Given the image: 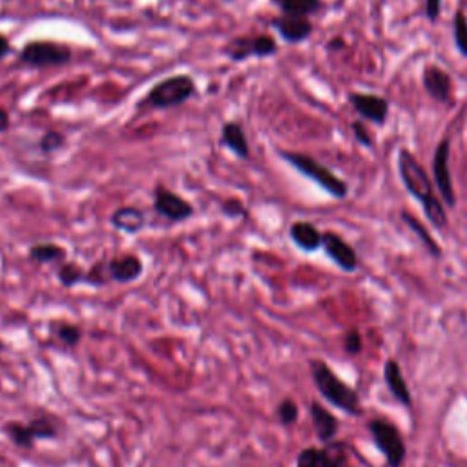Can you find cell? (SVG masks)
I'll use <instances>...</instances> for the list:
<instances>
[{"mask_svg":"<svg viewBox=\"0 0 467 467\" xmlns=\"http://www.w3.org/2000/svg\"><path fill=\"white\" fill-rule=\"evenodd\" d=\"M309 369L318 393L336 409L350 415H362V402L357 389L345 384L323 360H309Z\"/></svg>","mask_w":467,"mask_h":467,"instance_id":"obj_1","label":"cell"},{"mask_svg":"<svg viewBox=\"0 0 467 467\" xmlns=\"http://www.w3.org/2000/svg\"><path fill=\"white\" fill-rule=\"evenodd\" d=\"M5 434L19 449H33L39 440H57L62 433V422L52 415H39L30 422H6Z\"/></svg>","mask_w":467,"mask_h":467,"instance_id":"obj_2","label":"cell"},{"mask_svg":"<svg viewBox=\"0 0 467 467\" xmlns=\"http://www.w3.org/2000/svg\"><path fill=\"white\" fill-rule=\"evenodd\" d=\"M197 91L195 81L186 75V73H179V75H170L163 81H159L147 95L143 104H148L156 110H168V108H176L185 104L186 100H190Z\"/></svg>","mask_w":467,"mask_h":467,"instance_id":"obj_3","label":"cell"},{"mask_svg":"<svg viewBox=\"0 0 467 467\" xmlns=\"http://www.w3.org/2000/svg\"><path fill=\"white\" fill-rule=\"evenodd\" d=\"M281 157L289 165H292L300 174H303L305 177H309L316 185H319L332 197H336V199L347 197L348 185L341 177L332 174L325 165L316 161L314 157L305 156V154H298V152H281Z\"/></svg>","mask_w":467,"mask_h":467,"instance_id":"obj_4","label":"cell"},{"mask_svg":"<svg viewBox=\"0 0 467 467\" xmlns=\"http://www.w3.org/2000/svg\"><path fill=\"white\" fill-rule=\"evenodd\" d=\"M367 429L375 440V445L384 454L389 467H402L407 458V445L400 429L387 418H373Z\"/></svg>","mask_w":467,"mask_h":467,"instance_id":"obj_5","label":"cell"},{"mask_svg":"<svg viewBox=\"0 0 467 467\" xmlns=\"http://www.w3.org/2000/svg\"><path fill=\"white\" fill-rule=\"evenodd\" d=\"M71 55L70 46L52 41H32L21 50L19 61L32 68H55L68 64Z\"/></svg>","mask_w":467,"mask_h":467,"instance_id":"obj_6","label":"cell"},{"mask_svg":"<svg viewBox=\"0 0 467 467\" xmlns=\"http://www.w3.org/2000/svg\"><path fill=\"white\" fill-rule=\"evenodd\" d=\"M398 170H400L404 186L420 203H424L434 195L433 183H431L427 172L422 168V165L416 161V157L405 148H402L398 154Z\"/></svg>","mask_w":467,"mask_h":467,"instance_id":"obj_7","label":"cell"},{"mask_svg":"<svg viewBox=\"0 0 467 467\" xmlns=\"http://www.w3.org/2000/svg\"><path fill=\"white\" fill-rule=\"evenodd\" d=\"M348 449L343 442H330L321 447H305L296 458V467H343Z\"/></svg>","mask_w":467,"mask_h":467,"instance_id":"obj_8","label":"cell"},{"mask_svg":"<svg viewBox=\"0 0 467 467\" xmlns=\"http://www.w3.org/2000/svg\"><path fill=\"white\" fill-rule=\"evenodd\" d=\"M154 210L170 223L186 221L195 214V208L190 201L163 185H157L154 190Z\"/></svg>","mask_w":467,"mask_h":467,"instance_id":"obj_9","label":"cell"},{"mask_svg":"<svg viewBox=\"0 0 467 467\" xmlns=\"http://www.w3.org/2000/svg\"><path fill=\"white\" fill-rule=\"evenodd\" d=\"M449 154H451V145L447 139L438 143L433 157V174H434V183L438 186V194L442 201L454 208L456 206V194L453 188V179L449 172Z\"/></svg>","mask_w":467,"mask_h":467,"instance_id":"obj_10","label":"cell"},{"mask_svg":"<svg viewBox=\"0 0 467 467\" xmlns=\"http://www.w3.org/2000/svg\"><path fill=\"white\" fill-rule=\"evenodd\" d=\"M321 247L327 256L345 272H355L358 269V254L350 247L339 234L336 232H323L321 234Z\"/></svg>","mask_w":467,"mask_h":467,"instance_id":"obj_11","label":"cell"},{"mask_svg":"<svg viewBox=\"0 0 467 467\" xmlns=\"http://www.w3.org/2000/svg\"><path fill=\"white\" fill-rule=\"evenodd\" d=\"M348 100L366 121H371L378 127H382L387 121L389 102L384 97L375 95V93L353 91V93H348Z\"/></svg>","mask_w":467,"mask_h":467,"instance_id":"obj_12","label":"cell"},{"mask_svg":"<svg viewBox=\"0 0 467 467\" xmlns=\"http://www.w3.org/2000/svg\"><path fill=\"white\" fill-rule=\"evenodd\" d=\"M145 265L141 262V258H138L136 254H123L108 260V274H110V281L115 283H134L143 276Z\"/></svg>","mask_w":467,"mask_h":467,"instance_id":"obj_13","label":"cell"},{"mask_svg":"<svg viewBox=\"0 0 467 467\" xmlns=\"http://www.w3.org/2000/svg\"><path fill=\"white\" fill-rule=\"evenodd\" d=\"M309 413H310L312 427H314V433H316L318 440L323 445L334 442V438H336V434L339 431V420L329 409H325L319 402H316V400L310 402Z\"/></svg>","mask_w":467,"mask_h":467,"instance_id":"obj_14","label":"cell"},{"mask_svg":"<svg viewBox=\"0 0 467 467\" xmlns=\"http://www.w3.org/2000/svg\"><path fill=\"white\" fill-rule=\"evenodd\" d=\"M384 380H386V386L391 393V396L404 407L411 409L413 407V395H411V389L404 378V373L400 369V364L391 358L386 362L384 366Z\"/></svg>","mask_w":467,"mask_h":467,"instance_id":"obj_15","label":"cell"},{"mask_svg":"<svg viewBox=\"0 0 467 467\" xmlns=\"http://www.w3.org/2000/svg\"><path fill=\"white\" fill-rule=\"evenodd\" d=\"M272 26L281 35V39L289 44H300L307 41L314 30L312 23L303 17H289L281 15L278 19H272Z\"/></svg>","mask_w":467,"mask_h":467,"instance_id":"obj_16","label":"cell"},{"mask_svg":"<svg viewBox=\"0 0 467 467\" xmlns=\"http://www.w3.org/2000/svg\"><path fill=\"white\" fill-rule=\"evenodd\" d=\"M221 145L232 150L240 159L251 157V145L245 129L236 121H228L221 127Z\"/></svg>","mask_w":467,"mask_h":467,"instance_id":"obj_17","label":"cell"},{"mask_svg":"<svg viewBox=\"0 0 467 467\" xmlns=\"http://www.w3.org/2000/svg\"><path fill=\"white\" fill-rule=\"evenodd\" d=\"M110 224L125 234H138L147 224V215L138 206H121L110 215Z\"/></svg>","mask_w":467,"mask_h":467,"instance_id":"obj_18","label":"cell"},{"mask_svg":"<svg viewBox=\"0 0 467 467\" xmlns=\"http://www.w3.org/2000/svg\"><path fill=\"white\" fill-rule=\"evenodd\" d=\"M424 86L427 93L438 102H449L451 99V77L438 66H427L424 70Z\"/></svg>","mask_w":467,"mask_h":467,"instance_id":"obj_19","label":"cell"},{"mask_svg":"<svg viewBox=\"0 0 467 467\" xmlns=\"http://www.w3.org/2000/svg\"><path fill=\"white\" fill-rule=\"evenodd\" d=\"M289 234L292 243L303 253H316L321 247V232L309 221H294Z\"/></svg>","mask_w":467,"mask_h":467,"instance_id":"obj_20","label":"cell"},{"mask_svg":"<svg viewBox=\"0 0 467 467\" xmlns=\"http://www.w3.org/2000/svg\"><path fill=\"white\" fill-rule=\"evenodd\" d=\"M272 3L289 17L309 19L323 10V0H272Z\"/></svg>","mask_w":467,"mask_h":467,"instance_id":"obj_21","label":"cell"},{"mask_svg":"<svg viewBox=\"0 0 467 467\" xmlns=\"http://www.w3.org/2000/svg\"><path fill=\"white\" fill-rule=\"evenodd\" d=\"M28 256L35 263H53L66 258V249L57 243H35L30 247Z\"/></svg>","mask_w":467,"mask_h":467,"instance_id":"obj_22","label":"cell"},{"mask_svg":"<svg viewBox=\"0 0 467 467\" xmlns=\"http://www.w3.org/2000/svg\"><path fill=\"white\" fill-rule=\"evenodd\" d=\"M53 338H57L62 345L73 348L81 343L82 339V330L79 325L70 323V321H53L50 327Z\"/></svg>","mask_w":467,"mask_h":467,"instance_id":"obj_23","label":"cell"},{"mask_svg":"<svg viewBox=\"0 0 467 467\" xmlns=\"http://www.w3.org/2000/svg\"><path fill=\"white\" fill-rule=\"evenodd\" d=\"M402 219L407 223V226L416 234V236L420 238V242L425 245V249L429 251V254L433 256V258H440L442 256V249H440V245L433 240V236L429 234V230L416 219V217H413L411 214H407V212H404L402 214Z\"/></svg>","mask_w":467,"mask_h":467,"instance_id":"obj_24","label":"cell"},{"mask_svg":"<svg viewBox=\"0 0 467 467\" xmlns=\"http://www.w3.org/2000/svg\"><path fill=\"white\" fill-rule=\"evenodd\" d=\"M84 278H86V271H82L77 263H62L57 271V280L66 289H71L79 283H84Z\"/></svg>","mask_w":467,"mask_h":467,"instance_id":"obj_25","label":"cell"},{"mask_svg":"<svg viewBox=\"0 0 467 467\" xmlns=\"http://www.w3.org/2000/svg\"><path fill=\"white\" fill-rule=\"evenodd\" d=\"M422 206H424L425 217L433 223V226L443 228L447 224V212L443 208V203L436 195H433L427 201H424Z\"/></svg>","mask_w":467,"mask_h":467,"instance_id":"obj_26","label":"cell"},{"mask_svg":"<svg viewBox=\"0 0 467 467\" xmlns=\"http://www.w3.org/2000/svg\"><path fill=\"white\" fill-rule=\"evenodd\" d=\"M453 33H454V44L458 52L467 57V17L463 15L462 10L454 14V23H453Z\"/></svg>","mask_w":467,"mask_h":467,"instance_id":"obj_27","label":"cell"},{"mask_svg":"<svg viewBox=\"0 0 467 467\" xmlns=\"http://www.w3.org/2000/svg\"><path fill=\"white\" fill-rule=\"evenodd\" d=\"M276 416H278V420H280L281 425L289 427V425H292V424L298 422V418H300V407H298V404H296L292 398H283V400L278 404V407H276Z\"/></svg>","mask_w":467,"mask_h":467,"instance_id":"obj_28","label":"cell"},{"mask_svg":"<svg viewBox=\"0 0 467 467\" xmlns=\"http://www.w3.org/2000/svg\"><path fill=\"white\" fill-rule=\"evenodd\" d=\"M110 281V274H108V260H102L99 263H95L90 271H86V278L84 283L90 287H104Z\"/></svg>","mask_w":467,"mask_h":467,"instance_id":"obj_29","label":"cell"},{"mask_svg":"<svg viewBox=\"0 0 467 467\" xmlns=\"http://www.w3.org/2000/svg\"><path fill=\"white\" fill-rule=\"evenodd\" d=\"M66 139L61 132L57 130H50L46 132L43 138H41V143H39V148L43 154H55L57 150H61L64 147Z\"/></svg>","mask_w":467,"mask_h":467,"instance_id":"obj_30","label":"cell"},{"mask_svg":"<svg viewBox=\"0 0 467 467\" xmlns=\"http://www.w3.org/2000/svg\"><path fill=\"white\" fill-rule=\"evenodd\" d=\"M343 348H345V353L350 355V357H358L362 353V350H364V338H362L358 329H350L345 334Z\"/></svg>","mask_w":467,"mask_h":467,"instance_id":"obj_31","label":"cell"},{"mask_svg":"<svg viewBox=\"0 0 467 467\" xmlns=\"http://www.w3.org/2000/svg\"><path fill=\"white\" fill-rule=\"evenodd\" d=\"M221 212L226 215V217H232V219H240V217H247L249 210L247 206L240 201V199H226L221 203Z\"/></svg>","mask_w":467,"mask_h":467,"instance_id":"obj_32","label":"cell"},{"mask_svg":"<svg viewBox=\"0 0 467 467\" xmlns=\"http://www.w3.org/2000/svg\"><path fill=\"white\" fill-rule=\"evenodd\" d=\"M353 134H355L357 141H358L362 147H366V148H371V147H373V136L369 134V130L366 129L364 123L355 121V123H353Z\"/></svg>","mask_w":467,"mask_h":467,"instance_id":"obj_33","label":"cell"},{"mask_svg":"<svg viewBox=\"0 0 467 467\" xmlns=\"http://www.w3.org/2000/svg\"><path fill=\"white\" fill-rule=\"evenodd\" d=\"M442 12V0H425V15L431 23L438 21Z\"/></svg>","mask_w":467,"mask_h":467,"instance_id":"obj_34","label":"cell"},{"mask_svg":"<svg viewBox=\"0 0 467 467\" xmlns=\"http://www.w3.org/2000/svg\"><path fill=\"white\" fill-rule=\"evenodd\" d=\"M12 127V117H10V111L6 108L0 106V134L8 132Z\"/></svg>","mask_w":467,"mask_h":467,"instance_id":"obj_35","label":"cell"},{"mask_svg":"<svg viewBox=\"0 0 467 467\" xmlns=\"http://www.w3.org/2000/svg\"><path fill=\"white\" fill-rule=\"evenodd\" d=\"M12 52V44H10V39L6 35L0 33V61L6 59L8 53Z\"/></svg>","mask_w":467,"mask_h":467,"instance_id":"obj_36","label":"cell"},{"mask_svg":"<svg viewBox=\"0 0 467 467\" xmlns=\"http://www.w3.org/2000/svg\"><path fill=\"white\" fill-rule=\"evenodd\" d=\"M343 46V41L341 39H334L329 43V50H334V48H341Z\"/></svg>","mask_w":467,"mask_h":467,"instance_id":"obj_37","label":"cell"},{"mask_svg":"<svg viewBox=\"0 0 467 467\" xmlns=\"http://www.w3.org/2000/svg\"><path fill=\"white\" fill-rule=\"evenodd\" d=\"M3 350H5V341L0 339V353H3Z\"/></svg>","mask_w":467,"mask_h":467,"instance_id":"obj_38","label":"cell"}]
</instances>
